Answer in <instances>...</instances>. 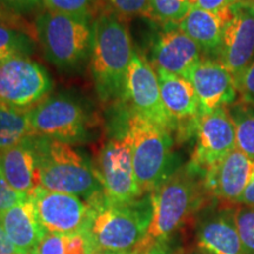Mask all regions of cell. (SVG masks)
I'll return each instance as SVG.
<instances>
[{"mask_svg": "<svg viewBox=\"0 0 254 254\" xmlns=\"http://www.w3.org/2000/svg\"><path fill=\"white\" fill-rule=\"evenodd\" d=\"M150 195L152 219L145 238L133 251L134 254H146L154 247L170 244L190 218L204 208L209 196L204 174L190 164L178 167Z\"/></svg>", "mask_w": 254, "mask_h": 254, "instance_id": "obj_1", "label": "cell"}, {"mask_svg": "<svg viewBox=\"0 0 254 254\" xmlns=\"http://www.w3.org/2000/svg\"><path fill=\"white\" fill-rule=\"evenodd\" d=\"M126 24L106 11H101L92 21V77L103 103H113L124 98L126 73L134 52Z\"/></svg>", "mask_w": 254, "mask_h": 254, "instance_id": "obj_2", "label": "cell"}, {"mask_svg": "<svg viewBox=\"0 0 254 254\" xmlns=\"http://www.w3.org/2000/svg\"><path fill=\"white\" fill-rule=\"evenodd\" d=\"M90 205L84 233L94 254L133 252L145 238L152 219L150 194L126 205L111 204L103 195Z\"/></svg>", "mask_w": 254, "mask_h": 254, "instance_id": "obj_3", "label": "cell"}, {"mask_svg": "<svg viewBox=\"0 0 254 254\" xmlns=\"http://www.w3.org/2000/svg\"><path fill=\"white\" fill-rule=\"evenodd\" d=\"M40 187L77 195L88 204L104 195L93 164L71 144L37 138Z\"/></svg>", "mask_w": 254, "mask_h": 254, "instance_id": "obj_4", "label": "cell"}, {"mask_svg": "<svg viewBox=\"0 0 254 254\" xmlns=\"http://www.w3.org/2000/svg\"><path fill=\"white\" fill-rule=\"evenodd\" d=\"M125 133L131 141L133 167L141 194H151L178 168L173 133L132 111L127 116Z\"/></svg>", "mask_w": 254, "mask_h": 254, "instance_id": "obj_5", "label": "cell"}, {"mask_svg": "<svg viewBox=\"0 0 254 254\" xmlns=\"http://www.w3.org/2000/svg\"><path fill=\"white\" fill-rule=\"evenodd\" d=\"M34 26L46 59L58 68H75L90 56L92 21L46 9Z\"/></svg>", "mask_w": 254, "mask_h": 254, "instance_id": "obj_6", "label": "cell"}, {"mask_svg": "<svg viewBox=\"0 0 254 254\" xmlns=\"http://www.w3.org/2000/svg\"><path fill=\"white\" fill-rule=\"evenodd\" d=\"M93 167L106 201L126 205L145 196L136 183L131 141L125 131L101 146Z\"/></svg>", "mask_w": 254, "mask_h": 254, "instance_id": "obj_7", "label": "cell"}, {"mask_svg": "<svg viewBox=\"0 0 254 254\" xmlns=\"http://www.w3.org/2000/svg\"><path fill=\"white\" fill-rule=\"evenodd\" d=\"M30 123L37 138L72 144L86 134L90 118L78 101L65 95H55L32 107Z\"/></svg>", "mask_w": 254, "mask_h": 254, "instance_id": "obj_8", "label": "cell"}, {"mask_svg": "<svg viewBox=\"0 0 254 254\" xmlns=\"http://www.w3.org/2000/svg\"><path fill=\"white\" fill-rule=\"evenodd\" d=\"M52 81L45 68L28 56H17L0 63V101L31 110L46 99Z\"/></svg>", "mask_w": 254, "mask_h": 254, "instance_id": "obj_9", "label": "cell"}, {"mask_svg": "<svg viewBox=\"0 0 254 254\" xmlns=\"http://www.w3.org/2000/svg\"><path fill=\"white\" fill-rule=\"evenodd\" d=\"M123 100L128 104L132 112L173 133L172 123L161 100L158 73L152 63L136 50L126 73Z\"/></svg>", "mask_w": 254, "mask_h": 254, "instance_id": "obj_10", "label": "cell"}, {"mask_svg": "<svg viewBox=\"0 0 254 254\" xmlns=\"http://www.w3.org/2000/svg\"><path fill=\"white\" fill-rule=\"evenodd\" d=\"M30 198L45 233L74 234L85 231L91 214V205L85 200L43 187Z\"/></svg>", "mask_w": 254, "mask_h": 254, "instance_id": "obj_11", "label": "cell"}, {"mask_svg": "<svg viewBox=\"0 0 254 254\" xmlns=\"http://www.w3.org/2000/svg\"><path fill=\"white\" fill-rule=\"evenodd\" d=\"M195 146L190 165L205 173L215 166L236 145V126L227 109L202 114L195 129Z\"/></svg>", "mask_w": 254, "mask_h": 254, "instance_id": "obj_12", "label": "cell"}, {"mask_svg": "<svg viewBox=\"0 0 254 254\" xmlns=\"http://www.w3.org/2000/svg\"><path fill=\"white\" fill-rule=\"evenodd\" d=\"M158 73L160 94L164 107L173 126V135L178 142L194 136L202 113L194 88L186 78L155 69Z\"/></svg>", "mask_w": 254, "mask_h": 254, "instance_id": "obj_13", "label": "cell"}, {"mask_svg": "<svg viewBox=\"0 0 254 254\" xmlns=\"http://www.w3.org/2000/svg\"><path fill=\"white\" fill-rule=\"evenodd\" d=\"M218 60L230 71L236 84L254 62L253 6H231V18L225 28Z\"/></svg>", "mask_w": 254, "mask_h": 254, "instance_id": "obj_14", "label": "cell"}, {"mask_svg": "<svg viewBox=\"0 0 254 254\" xmlns=\"http://www.w3.org/2000/svg\"><path fill=\"white\" fill-rule=\"evenodd\" d=\"M185 78L194 88L202 114L227 109L238 100L236 81L218 59L202 58Z\"/></svg>", "mask_w": 254, "mask_h": 254, "instance_id": "obj_15", "label": "cell"}, {"mask_svg": "<svg viewBox=\"0 0 254 254\" xmlns=\"http://www.w3.org/2000/svg\"><path fill=\"white\" fill-rule=\"evenodd\" d=\"M254 161L236 147L205 173V186L211 198L237 204L253 179Z\"/></svg>", "mask_w": 254, "mask_h": 254, "instance_id": "obj_16", "label": "cell"}, {"mask_svg": "<svg viewBox=\"0 0 254 254\" xmlns=\"http://www.w3.org/2000/svg\"><path fill=\"white\" fill-rule=\"evenodd\" d=\"M202 51L195 41L177 25L164 26L152 49V65L155 69L180 75L186 73L202 59Z\"/></svg>", "mask_w": 254, "mask_h": 254, "instance_id": "obj_17", "label": "cell"}, {"mask_svg": "<svg viewBox=\"0 0 254 254\" xmlns=\"http://www.w3.org/2000/svg\"><path fill=\"white\" fill-rule=\"evenodd\" d=\"M0 170L19 194H33L40 187L36 136L0 152Z\"/></svg>", "mask_w": 254, "mask_h": 254, "instance_id": "obj_18", "label": "cell"}, {"mask_svg": "<svg viewBox=\"0 0 254 254\" xmlns=\"http://www.w3.org/2000/svg\"><path fill=\"white\" fill-rule=\"evenodd\" d=\"M198 247L213 254H245L238 233L233 208L209 211L196 228Z\"/></svg>", "mask_w": 254, "mask_h": 254, "instance_id": "obj_19", "label": "cell"}, {"mask_svg": "<svg viewBox=\"0 0 254 254\" xmlns=\"http://www.w3.org/2000/svg\"><path fill=\"white\" fill-rule=\"evenodd\" d=\"M230 18L231 7L214 12L192 6L177 26L195 41L202 52L219 57L222 37Z\"/></svg>", "mask_w": 254, "mask_h": 254, "instance_id": "obj_20", "label": "cell"}, {"mask_svg": "<svg viewBox=\"0 0 254 254\" xmlns=\"http://www.w3.org/2000/svg\"><path fill=\"white\" fill-rule=\"evenodd\" d=\"M0 224L19 253H33L45 236L30 196L0 214Z\"/></svg>", "mask_w": 254, "mask_h": 254, "instance_id": "obj_21", "label": "cell"}, {"mask_svg": "<svg viewBox=\"0 0 254 254\" xmlns=\"http://www.w3.org/2000/svg\"><path fill=\"white\" fill-rule=\"evenodd\" d=\"M30 110L0 101V152L33 138Z\"/></svg>", "mask_w": 254, "mask_h": 254, "instance_id": "obj_22", "label": "cell"}, {"mask_svg": "<svg viewBox=\"0 0 254 254\" xmlns=\"http://www.w3.org/2000/svg\"><path fill=\"white\" fill-rule=\"evenodd\" d=\"M32 254H94L84 232L74 234L46 233Z\"/></svg>", "mask_w": 254, "mask_h": 254, "instance_id": "obj_23", "label": "cell"}, {"mask_svg": "<svg viewBox=\"0 0 254 254\" xmlns=\"http://www.w3.org/2000/svg\"><path fill=\"white\" fill-rule=\"evenodd\" d=\"M192 6V0H148L145 17L163 26L178 25Z\"/></svg>", "mask_w": 254, "mask_h": 254, "instance_id": "obj_24", "label": "cell"}, {"mask_svg": "<svg viewBox=\"0 0 254 254\" xmlns=\"http://www.w3.org/2000/svg\"><path fill=\"white\" fill-rule=\"evenodd\" d=\"M45 9L93 21L103 11V0H41Z\"/></svg>", "mask_w": 254, "mask_h": 254, "instance_id": "obj_25", "label": "cell"}, {"mask_svg": "<svg viewBox=\"0 0 254 254\" xmlns=\"http://www.w3.org/2000/svg\"><path fill=\"white\" fill-rule=\"evenodd\" d=\"M32 40L14 26L0 23V63L17 56H28Z\"/></svg>", "mask_w": 254, "mask_h": 254, "instance_id": "obj_26", "label": "cell"}, {"mask_svg": "<svg viewBox=\"0 0 254 254\" xmlns=\"http://www.w3.org/2000/svg\"><path fill=\"white\" fill-rule=\"evenodd\" d=\"M232 118L236 126L237 148L254 161V111L243 109Z\"/></svg>", "mask_w": 254, "mask_h": 254, "instance_id": "obj_27", "label": "cell"}, {"mask_svg": "<svg viewBox=\"0 0 254 254\" xmlns=\"http://www.w3.org/2000/svg\"><path fill=\"white\" fill-rule=\"evenodd\" d=\"M148 0H103V11L128 21L135 17H145Z\"/></svg>", "mask_w": 254, "mask_h": 254, "instance_id": "obj_28", "label": "cell"}, {"mask_svg": "<svg viewBox=\"0 0 254 254\" xmlns=\"http://www.w3.org/2000/svg\"><path fill=\"white\" fill-rule=\"evenodd\" d=\"M234 218L245 254H254V207L234 209Z\"/></svg>", "mask_w": 254, "mask_h": 254, "instance_id": "obj_29", "label": "cell"}, {"mask_svg": "<svg viewBox=\"0 0 254 254\" xmlns=\"http://www.w3.org/2000/svg\"><path fill=\"white\" fill-rule=\"evenodd\" d=\"M238 91V99L244 106L254 105V62L241 74L236 84Z\"/></svg>", "mask_w": 254, "mask_h": 254, "instance_id": "obj_30", "label": "cell"}, {"mask_svg": "<svg viewBox=\"0 0 254 254\" xmlns=\"http://www.w3.org/2000/svg\"><path fill=\"white\" fill-rule=\"evenodd\" d=\"M25 198H28V196L19 194L17 190L12 189L0 170V214L4 213L5 211H7L8 208H11L12 206L18 204Z\"/></svg>", "mask_w": 254, "mask_h": 254, "instance_id": "obj_31", "label": "cell"}, {"mask_svg": "<svg viewBox=\"0 0 254 254\" xmlns=\"http://www.w3.org/2000/svg\"><path fill=\"white\" fill-rule=\"evenodd\" d=\"M0 4L12 14H25L43 5L41 0H0Z\"/></svg>", "mask_w": 254, "mask_h": 254, "instance_id": "obj_32", "label": "cell"}, {"mask_svg": "<svg viewBox=\"0 0 254 254\" xmlns=\"http://www.w3.org/2000/svg\"><path fill=\"white\" fill-rule=\"evenodd\" d=\"M192 4L200 8L215 12L231 7L234 4V0H192Z\"/></svg>", "mask_w": 254, "mask_h": 254, "instance_id": "obj_33", "label": "cell"}, {"mask_svg": "<svg viewBox=\"0 0 254 254\" xmlns=\"http://www.w3.org/2000/svg\"><path fill=\"white\" fill-rule=\"evenodd\" d=\"M237 204L247 206V207H254V178L247 185Z\"/></svg>", "mask_w": 254, "mask_h": 254, "instance_id": "obj_34", "label": "cell"}, {"mask_svg": "<svg viewBox=\"0 0 254 254\" xmlns=\"http://www.w3.org/2000/svg\"><path fill=\"white\" fill-rule=\"evenodd\" d=\"M17 252L13 244L8 239L7 234L0 224V254H13Z\"/></svg>", "mask_w": 254, "mask_h": 254, "instance_id": "obj_35", "label": "cell"}, {"mask_svg": "<svg viewBox=\"0 0 254 254\" xmlns=\"http://www.w3.org/2000/svg\"><path fill=\"white\" fill-rule=\"evenodd\" d=\"M146 254H182V253H178V252H176V251H173L170 247V244H167V245H161V246L154 247V249L150 250Z\"/></svg>", "mask_w": 254, "mask_h": 254, "instance_id": "obj_36", "label": "cell"}, {"mask_svg": "<svg viewBox=\"0 0 254 254\" xmlns=\"http://www.w3.org/2000/svg\"><path fill=\"white\" fill-rule=\"evenodd\" d=\"M234 4H240L245 6H253L254 7V0H234Z\"/></svg>", "mask_w": 254, "mask_h": 254, "instance_id": "obj_37", "label": "cell"}, {"mask_svg": "<svg viewBox=\"0 0 254 254\" xmlns=\"http://www.w3.org/2000/svg\"><path fill=\"white\" fill-rule=\"evenodd\" d=\"M182 254H213V253H211V252H208V251L202 250V249H200V247H198V250L192 251V252H190V253H182Z\"/></svg>", "mask_w": 254, "mask_h": 254, "instance_id": "obj_38", "label": "cell"}, {"mask_svg": "<svg viewBox=\"0 0 254 254\" xmlns=\"http://www.w3.org/2000/svg\"><path fill=\"white\" fill-rule=\"evenodd\" d=\"M4 8L5 7H2V5L0 4V23H2V21L5 20V12H4ZM6 9V8H5ZM6 11H7V9H6Z\"/></svg>", "mask_w": 254, "mask_h": 254, "instance_id": "obj_39", "label": "cell"}, {"mask_svg": "<svg viewBox=\"0 0 254 254\" xmlns=\"http://www.w3.org/2000/svg\"><path fill=\"white\" fill-rule=\"evenodd\" d=\"M105 254H134V253L129 252V253H105Z\"/></svg>", "mask_w": 254, "mask_h": 254, "instance_id": "obj_40", "label": "cell"}, {"mask_svg": "<svg viewBox=\"0 0 254 254\" xmlns=\"http://www.w3.org/2000/svg\"><path fill=\"white\" fill-rule=\"evenodd\" d=\"M13 254H32V253H19V252H15Z\"/></svg>", "mask_w": 254, "mask_h": 254, "instance_id": "obj_41", "label": "cell"}, {"mask_svg": "<svg viewBox=\"0 0 254 254\" xmlns=\"http://www.w3.org/2000/svg\"><path fill=\"white\" fill-rule=\"evenodd\" d=\"M253 178H254V174H253Z\"/></svg>", "mask_w": 254, "mask_h": 254, "instance_id": "obj_42", "label": "cell"}]
</instances>
